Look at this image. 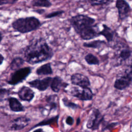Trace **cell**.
I'll list each match as a JSON object with an SVG mask.
<instances>
[{"label":"cell","mask_w":132,"mask_h":132,"mask_svg":"<svg viewBox=\"0 0 132 132\" xmlns=\"http://www.w3.org/2000/svg\"><path fill=\"white\" fill-rule=\"evenodd\" d=\"M21 53L25 61L32 65L49 60L54 56L52 48L42 37L30 40Z\"/></svg>","instance_id":"cell-1"},{"label":"cell","mask_w":132,"mask_h":132,"mask_svg":"<svg viewBox=\"0 0 132 132\" xmlns=\"http://www.w3.org/2000/svg\"><path fill=\"white\" fill-rule=\"evenodd\" d=\"M69 22L75 32L84 40H90L99 36V28L95 19L85 14L72 16Z\"/></svg>","instance_id":"cell-2"},{"label":"cell","mask_w":132,"mask_h":132,"mask_svg":"<svg viewBox=\"0 0 132 132\" xmlns=\"http://www.w3.org/2000/svg\"><path fill=\"white\" fill-rule=\"evenodd\" d=\"M41 25L42 23L40 20L34 16L20 18L14 20L11 23L13 29L21 34H26L36 30Z\"/></svg>","instance_id":"cell-3"},{"label":"cell","mask_w":132,"mask_h":132,"mask_svg":"<svg viewBox=\"0 0 132 132\" xmlns=\"http://www.w3.org/2000/svg\"><path fill=\"white\" fill-rule=\"evenodd\" d=\"M105 121L104 116L102 114L100 110L94 108L87 120L86 127L92 131L98 130Z\"/></svg>","instance_id":"cell-4"},{"label":"cell","mask_w":132,"mask_h":132,"mask_svg":"<svg viewBox=\"0 0 132 132\" xmlns=\"http://www.w3.org/2000/svg\"><path fill=\"white\" fill-rule=\"evenodd\" d=\"M132 83V65L128 66L123 75L117 78L114 83L115 89L123 90L130 86Z\"/></svg>","instance_id":"cell-5"},{"label":"cell","mask_w":132,"mask_h":132,"mask_svg":"<svg viewBox=\"0 0 132 132\" xmlns=\"http://www.w3.org/2000/svg\"><path fill=\"white\" fill-rule=\"evenodd\" d=\"M31 73V68L29 67L22 68L11 73L9 79L7 80V84L12 86H15L22 82L28 75Z\"/></svg>","instance_id":"cell-6"},{"label":"cell","mask_w":132,"mask_h":132,"mask_svg":"<svg viewBox=\"0 0 132 132\" xmlns=\"http://www.w3.org/2000/svg\"><path fill=\"white\" fill-rule=\"evenodd\" d=\"M68 92L71 95L84 101H91L93 97V93L90 87H73L69 90Z\"/></svg>","instance_id":"cell-7"},{"label":"cell","mask_w":132,"mask_h":132,"mask_svg":"<svg viewBox=\"0 0 132 132\" xmlns=\"http://www.w3.org/2000/svg\"><path fill=\"white\" fill-rule=\"evenodd\" d=\"M53 77H46L43 79L37 78L27 82L30 87L35 88L40 91L46 90L51 85Z\"/></svg>","instance_id":"cell-8"},{"label":"cell","mask_w":132,"mask_h":132,"mask_svg":"<svg viewBox=\"0 0 132 132\" xmlns=\"http://www.w3.org/2000/svg\"><path fill=\"white\" fill-rule=\"evenodd\" d=\"M116 7L118 9L119 20L123 21L127 19L131 11V8L129 4L124 0H117Z\"/></svg>","instance_id":"cell-9"},{"label":"cell","mask_w":132,"mask_h":132,"mask_svg":"<svg viewBox=\"0 0 132 132\" xmlns=\"http://www.w3.org/2000/svg\"><path fill=\"white\" fill-rule=\"evenodd\" d=\"M72 84L80 88H88L90 86V81L89 78L81 73H74L71 76Z\"/></svg>","instance_id":"cell-10"},{"label":"cell","mask_w":132,"mask_h":132,"mask_svg":"<svg viewBox=\"0 0 132 132\" xmlns=\"http://www.w3.org/2000/svg\"><path fill=\"white\" fill-rule=\"evenodd\" d=\"M35 92L29 87L22 86L18 91L19 98L23 101L30 102L35 97Z\"/></svg>","instance_id":"cell-11"},{"label":"cell","mask_w":132,"mask_h":132,"mask_svg":"<svg viewBox=\"0 0 132 132\" xmlns=\"http://www.w3.org/2000/svg\"><path fill=\"white\" fill-rule=\"evenodd\" d=\"M30 119L26 117H19L14 119L11 122L10 129L12 130H20L27 126Z\"/></svg>","instance_id":"cell-12"},{"label":"cell","mask_w":132,"mask_h":132,"mask_svg":"<svg viewBox=\"0 0 132 132\" xmlns=\"http://www.w3.org/2000/svg\"><path fill=\"white\" fill-rule=\"evenodd\" d=\"M68 86L69 84L64 82L60 77L55 76L52 78L50 87L54 92L58 93L61 89L66 88Z\"/></svg>","instance_id":"cell-13"},{"label":"cell","mask_w":132,"mask_h":132,"mask_svg":"<svg viewBox=\"0 0 132 132\" xmlns=\"http://www.w3.org/2000/svg\"><path fill=\"white\" fill-rule=\"evenodd\" d=\"M8 101L9 108L12 111L18 112L25 111L24 107L16 98L14 97H9Z\"/></svg>","instance_id":"cell-14"},{"label":"cell","mask_w":132,"mask_h":132,"mask_svg":"<svg viewBox=\"0 0 132 132\" xmlns=\"http://www.w3.org/2000/svg\"><path fill=\"white\" fill-rule=\"evenodd\" d=\"M102 26L103 29L100 31L98 35L99 36H103L106 39L107 41L109 43L113 40L115 32L114 31L109 27L107 26L106 24H103Z\"/></svg>","instance_id":"cell-15"},{"label":"cell","mask_w":132,"mask_h":132,"mask_svg":"<svg viewBox=\"0 0 132 132\" xmlns=\"http://www.w3.org/2000/svg\"><path fill=\"white\" fill-rule=\"evenodd\" d=\"M36 73L38 75H48L53 73V71L50 62L46 63L38 67L36 70Z\"/></svg>","instance_id":"cell-16"},{"label":"cell","mask_w":132,"mask_h":132,"mask_svg":"<svg viewBox=\"0 0 132 132\" xmlns=\"http://www.w3.org/2000/svg\"><path fill=\"white\" fill-rule=\"evenodd\" d=\"M59 119V115L55 116L54 117L49 118H46L36 125H34L33 127L31 128V129H33L34 128L39 127V126H46V125H52L54 124H56L58 123V121Z\"/></svg>","instance_id":"cell-17"},{"label":"cell","mask_w":132,"mask_h":132,"mask_svg":"<svg viewBox=\"0 0 132 132\" xmlns=\"http://www.w3.org/2000/svg\"><path fill=\"white\" fill-rule=\"evenodd\" d=\"M24 59L21 57H16L13 58L10 63V68L12 71H16L21 68L24 64Z\"/></svg>","instance_id":"cell-18"},{"label":"cell","mask_w":132,"mask_h":132,"mask_svg":"<svg viewBox=\"0 0 132 132\" xmlns=\"http://www.w3.org/2000/svg\"><path fill=\"white\" fill-rule=\"evenodd\" d=\"M106 42L104 40H96L89 42H85L83 43V46L86 47L92 48L96 49H100L103 46L106 44Z\"/></svg>","instance_id":"cell-19"},{"label":"cell","mask_w":132,"mask_h":132,"mask_svg":"<svg viewBox=\"0 0 132 132\" xmlns=\"http://www.w3.org/2000/svg\"><path fill=\"white\" fill-rule=\"evenodd\" d=\"M131 54L132 51L128 47V46H126L120 50L118 54V57L121 62L124 61L130 58Z\"/></svg>","instance_id":"cell-20"},{"label":"cell","mask_w":132,"mask_h":132,"mask_svg":"<svg viewBox=\"0 0 132 132\" xmlns=\"http://www.w3.org/2000/svg\"><path fill=\"white\" fill-rule=\"evenodd\" d=\"M31 4L34 7L49 8L52 5V3L47 0H34L31 1Z\"/></svg>","instance_id":"cell-21"},{"label":"cell","mask_w":132,"mask_h":132,"mask_svg":"<svg viewBox=\"0 0 132 132\" xmlns=\"http://www.w3.org/2000/svg\"><path fill=\"white\" fill-rule=\"evenodd\" d=\"M86 62L89 65H97L100 64L99 59L94 55L91 53H88L85 57Z\"/></svg>","instance_id":"cell-22"},{"label":"cell","mask_w":132,"mask_h":132,"mask_svg":"<svg viewBox=\"0 0 132 132\" xmlns=\"http://www.w3.org/2000/svg\"><path fill=\"white\" fill-rule=\"evenodd\" d=\"M57 95L56 94H53L49 95L46 98V102L48 103V105L50 107V111L52 110H55L57 107V102L55 100L57 98Z\"/></svg>","instance_id":"cell-23"},{"label":"cell","mask_w":132,"mask_h":132,"mask_svg":"<svg viewBox=\"0 0 132 132\" xmlns=\"http://www.w3.org/2000/svg\"><path fill=\"white\" fill-rule=\"evenodd\" d=\"M119 124V123L117 122H111V123H109V122L105 121L102 125V131H104L107 130L111 131L112 129H113L116 126H117Z\"/></svg>","instance_id":"cell-24"},{"label":"cell","mask_w":132,"mask_h":132,"mask_svg":"<svg viewBox=\"0 0 132 132\" xmlns=\"http://www.w3.org/2000/svg\"><path fill=\"white\" fill-rule=\"evenodd\" d=\"M62 102L64 106L72 109L73 110H75L79 107V106L77 104L69 101L66 97H63L62 98Z\"/></svg>","instance_id":"cell-25"},{"label":"cell","mask_w":132,"mask_h":132,"mask_svg":"<svg viewBox=\"0 0 132 132\" xmlns=\"http://www.w3.org/2000/svg\"><path fill=\"white\" fill-rule=\"evenodd\" d=\"M10 94V90L3 87L0 86V102L8 99Z\"/></svg>","instance_id":"cell-26"},{"label":"cell","mask_w":132,"mask_h":132,"mask_svg":"<svg viewBox=\"0 0 132 132\" xmlns=\"http://www.w3.org/2000/svg\"><path fill=\"white\" fill-rule=\"evenodd\" d=\"M64 13V11L62 10H57L55 11L51 12L45 15V19H52L54 18L57 16H61L62 14Z\"/></svg>","instance_id":"cell-27"},{"label":"cell","mask_w":132,"mask_h":132,"mask_svg":"<svg viewBox=\"0 0 132 132\" xmlns=\"http://www.w3.org/2000/svg\"><path fill=\"white\" fill-rule=\"evenodd\" d=\"M112 1L110 0H103V1H90L89 2L90 5L92 6H98V5H106L112 3Z\"/></svg>","instance_id":"cell-28"},{"label":"cell","mask_w":132,"mask_h":132,"mask_svg":"<svg viewBox=\"0 0 132 132\" xmlns=\"http://www.w3.org/2000/svg\"><path fill=\"white\" fill-rule=\"evenodd\" d=\"M74 120L72 117L69 116L67 117L65 119V123H67V124L70 126H72L74 124Z\"/></svg>","instance_id":"cell-29"},{"label":"cell","mask_w":132,"mask_h":132,"mask_svg":"<svg viewBox=\"0 0 132 132\" xmlns=\"http://www.w3.org/2000/svg\"><path fill=\"white\" fill-rule=\"evenodd\" d=\"M16 1H0V6L5 4H13L15 3Z\"/></svg>","instance_id":"cell-30"},{"label":"cell","mask_w":132,"mask_h":132,"mask_svg":"<svg viewBox=\"0 0 132 132\" xmlns=\"http://www.w3.org/2000/svg\"><path fill=\"white\" fill-rule=\"evenodd\" d=\"M32 11H34L35 13H37L38 14H42L45 12V10L44 9H42V8H39V9L38 8V9H35V10H33Z\"/></svg>","instance_id":"cell-31"},{"label":"cell","mask_w":132,"mask_h":132,"mask_svg":"<svg viewBox=\"0 0 132 132\" xmlns=\"http://www.w3.org/2000/svg\"><path fill=\"white\" fill-rule=\"evenodd\" d=\"M4 59H5V58H4V56L2 54L0 53V65L3 64V63L4 61Z\"/></svg>","instance_id":"cell-32"},{"label":"cell","mask_w":132,"mask_h":132,"mask_svg":"<svg viewBox=\"0 0 132 132\" xmlns=\"http://www.w3.org/2000/svg\"><path fill=\"white\" fill-rule=\"evenodd\" d=\"M32 132H45V131L43 130V129L39 128H38L37 129H35Z\"/></svg>","instance_id":"cell-33"},{"label":"cell","mask_w":132,"mask_h":132,"mask_svg":"<svg viewBox=\"0 0 132 132\" xmlns=\"http://www.w3.org/2000/svg\"><path fill=\"white\" fill-rule=\"evenodd\" d=\"M80 119L79 117H78L76 120V125H78L80 124Z\"/></svg>","instance_id":"cell-34"},{"label":"cell","mask_w":132,"mask_h":132,"mask_svg":"<svg viewBox=\"0 0 132 132\" xmlns=\"http://www.w3.org/2000/svg\"><path fill=\"white\" fill-rule=\"evenodd\" d=\"M2 39H3V35H2V32H0V43L2 41Z\"/></svg>","instance_id":"cell-35"},{"label":"cell","mask_w":132,"mask_h":132,"mask_svg":"<svg viewBox=\"0 0 132 132\" xmlns=\"http://www.w3.org/2000/svg\"><path fill=\"white\" fill-rule=\"evenodd\" d=\"M73 132H83V131H77V130H76V131H73Z\"/></svg>","instance_id":"cell-36"},{"label":"cell","mask_w":132,"mask_h":132,"mask_svg":"<svg viewBox=\"0 0 132 132\" xmlns=\"http://www.w3.org/2000/svg\"><path fill=\"white\" fill-rule=\"evenodd\" d=\"M131 26H132V22H131Z\"/></svg>","instance_id":"cell-37"}]
</instances>
